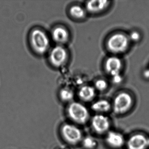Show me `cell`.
Masks as SVG:
<instances>
[{
  "label": "cell",
  "mask_w": 149,
  "mask_h": 149,
  "mask_svg": "<svg viewBox=\"0 0 149 149\" xmlns=\"http://www.w3.org/2000/svg\"><path fill=\"white\" fill-rule=\"evenodd\" d=\"M69 118L74 123L80 125L86 123L90 118V113L86 106L77 102H72L67 109Z\"/></svg>",
  "instance_id": "obj_1"
},
{
  "label": "cell",
  "mask_w": 149,
  "mask_h": 149,
  "mask_svg": "<svg viewBox=\"0 0 149 149\" xmlns=\"http://www.w3.org/2000/svg\"><path fill=\"white\" fill-rule=\"evenodd\" d=\"M130 39L126 35L123 33H116L111 36L107 40V49L114 54L124 53L129 47Z\"/></svg>",
  "instance_id": "obj_2"
},
{
  "label": "cell",
  "mask_w": 149,
  "mask_h": 149,
  "mask_svg": "<svg viewBox=\"0 0 149 149\" xmlns=\"http://www.w3.org/2000/svg\"><path fill=\"white\" fill-rule=\"evenodd\" d=\"M30 40L32 48L38 54H43L49 48V39L41 29H36L33 30L30 34Z\"/></svg>",
  "instance_id": "obj_3"
},
{
  "label": "cell",
  "mask_w": 149,
  "mask_h": 149,
  "mask_svg": "<svg viewBox=\"0 0 149 149\" xmlns=\"http://www.w3.org/2000/svg\"><path fill=\"white\" fill-rule=\"evenodd\" d=\"M133 104V99L130 94L126 92H120L114 98L112 109L115 114L123 115L131 109Z\"/></svg>",
  "instance_id": "obj_4"
},
{
  "label": "cell",
  "mask_w": 149,
  "mask_h": 149,
  "mask_svg": "<svg viewBox=\"0 0 149 149\" xmlns=\"http://www.w3.org/2000/svg\"><path fill=\"white\" fill-rule=\"evenodd\" d=\"M61 132L63 138L70 145L77 144L83 138L81 129L72 124H64L61 127Z\"/></svg>",
  "instance_id": "obj_5"
},
{
  "label": "cell",
  "mask_w": 149,
  "mask_h": 149,
  "mask_svg": "<svg viewBox=\"0 0 149 149\" xmlns=\"http://www.w3.org/2000/svg\"><path fill=\"white\" fill-rule=\"evenodd\" d=\"M91 125L94 132L99 135L106 134L109 131L111 122L109 118L103 114H96L91 120Z\"/></svg>",
  "instance_id": "obj_6"
},
{
  "label": "cell",
  "mask_w": 149,
  "mask_h": 149,
  "mask_svg": "<svg viewBox=\"0 0 149 149\" xmlns=\"http://www.w3.org/2000/svg\"><path fill=\"white\" fill-rule=\"evenodd\" d=\"M67 50L61 46H57L52 49L49 55L51 64L55 67H60L65 63L68 59Z\"/></svg>",
  "instance_id": "obj_7"
},
{
  "label": "cell",
  "mask_w": 149,
  "mask_h": 149,
  "mask_svg": "<svg viewBox=\"0 0 149 149\" xmlns=\"http://www.w3.org/2000/svg\"><path fill=\"white\" fill-rule=\"evenodd\" d=\"M125 144L127 149H147L148 137L142 133H136L129 137Z\"/></svg>",
  "instance_id": "obj_8"
},
{
  "label": "cell",
  "mask_w": 149,
  "mask_h": 149,
  "mask_svg": "<svg viewBox=\"0 0 149 149\" xmlns=\"http://www.w3.org/2000/svg\"><path fill=\"white\" fill-rule=\"evenodd\" d=\"M105 142L108 146L113 149H120L126 143L123 135L115 131H109L106 133Z\"/></svg>",
  "instance_id": "obj_9"
},
{
  "label": "cell",
  "mask_w": 149,
  "mask_h": 149,
  "mask_svg": "<svg viewBox=\"0 0 149 149\" xmlns=\"http://www.w3.org/2000/svg\"><path fill=\"white\" fill-rule=\"evenodd\" d=\"M123 68V63L120 58L116 56L108 57L104 63L105 71L111 77L119 75Z\"/></svg>",
  "instance_id": "obj_10"
},
{
  "label": "cell",
  "mask_w": 149,
  "mask_h": 149,
  "mask_svg": "<svg viewBox=\"0 0 149 149\" xmlns=\"http://www.w3.org/2000/svg\"><path fill=\"white\" fill-rule=\"evenodd\" d=\"M110 1H91L86 4V10L91 13H102L109 6Z\"/></svg>",
  "instance_id": "obj_11"
},
{
  "label": "cell",
  "mask_w": 149,
  "mask_h": 149,
  "mask_svg": "<svg viewBox=\"0 0 149 149\" xmlns=\"http://www.w3.org/2000/svg\"><path fill=\"white\" fill-rule=\"evenodd\" d=\"M52 37L55 42L59 44H63L68 40L69 33L66 28L60 26L53 29L52 32Z\"/></svg>",
  "instance_id": "obj_12"
},
{
  "label": "cell",
  "mask_w": 149,
  "mask_h": 149,
  "mask_svg": "<svg viewBox=\"0 0 149 149\" xmlns=\"http://www.w3.org/2000/svg\"><path fill=\"white\" fill-rule=\"evenodd\" d=\"M78 95L79 98L83 102H91L95 97V89L90 85H84L80 88L78 91Z\"/></svg>",
  "instance_id": "obj_13"
},
{
  "label": "cell",
  "mask_w": 149,
  "mask_h": 149,
  "mask_svg": "<svg viewBox=\"0 0 149 149\" xmlns=\"http://www.w3.org/2000/svg\"><path fill=\"white\" fill-rule=\"evenodd\" d=\"M91 108V109L97 114L104 115L112 109V105L108 100L101 99L94 102Z\"/></svg>",
  "instance_id": "obj_14"
},
{
  "label": "cell",
  "mask_w": 149,
  "mask_h": 149,
  "mask_svg": "<svg viewBox=\"0 0 149 149\" xmlns=\"http://www.w3.org/2000/svg\"><path fill=\"white\" fill-rule=\"evenodd\" d=\"M70 14L73 18L81 19L86 16V11L84 8L78 5L72 6L69 11Z\"/></svg>",
  "instance_id": "obj_15"
},
{
  "label": "cell",
  "mask_w": 149,
  "mask_h": 149,
  "mask_svg": "<svg viewBox=\"0 0 149 149\" xmlns=\"http://www.w3.org/2000/svg\"><path fill=\"white\" fill-rule=\"evenodd\" d=\"M81 142L83 146L85 149H95L97 145V140L91 136L83 137Z\"/></svg>",
  "instance_id": "obj_16"
},
{
  "label": "cell",
  "mask_w": 149,
  "mask_h": 149,
  "mask_svg": "<svg viewBox=\"0 0 149 149\" xmlns=\"http://www.w3.org/2000/svg\"><path fill=\"white\" fill-rule=\"evenodd\" d=\"M60 97L63 102H71L74 99V92L68 88H64L60 91Z\"/></svg>",
  "instance_id": "obj_17"
},
{
  "label": "cell",
  "mask_w": 149,
  "mask_h": 149,
  "mask_svg": "<svg viewBox=\"0 0 149 149\" xmlns=\"http://www.w3.org/2000/svg\"><path fill=\"white\" fill-rule=\"evenodd\" d=\"M107 82L104 79H99L96 81L95 83V88L100 91H105L108 87Z\"/></svg>",
  "instance_id": "obj_18"
},
{
  "label": "cell",
  "mask_w": 149,
  "mask_h": 149,
  "mask_svg": "<svg viewBox=\"0 0 149 149\" xmlns=\"http://www.w3.org/2000/svg\"><path fill=\"white\" fill-rule=\"evenodd\" d=\"M130 40H132L133 42H137L140 39V35L138 32L136 31H133L130 34V36H128Z\"/></svg>",
  "instance_id": "obj_19"
},
{
  "label": "cell",
  "mask_w": 149,
  "mask_h": 149,
  "mask_svg": "<svg viewBox=\"0 0 149 149\" xmlns=\"http://www.w3.org/2000/svg\"><path fill=\"white\" fill-rule=\"evenodd\" d=\"M112 78L113 82L114 83H118L121 82L122 80V77L121 75L114 77H112Z\"/></svg>",
  "instance_id": "obj_20"
},
{
  "label": "cell",
  "mask_w": 149,
  "mask_h": 149,
  "mask_svg": "<svg viewBox=\"0 0 149 149\" xmlns=\"http://www.w3.org/2000/svg\"><path fill=\"white\" fill-rule=\"evenodd\" d=\"M144 75L146 78H149V69L145 70L144 73Z\"/></svg>",
  "instance_id": "obj_21"
},
{
  "label": "cell",
  "mask_w": 149,
  "mask_h": 149,
  "mask_svg": "<svg viewBox=\"0 0 149 149\" xmlns=\"http://www.w3.org/2000/svg\"><path fill=\"white\" fill-rule=\"evenodd\" d=\"M148 147H149V137H148Z\"/></svg>",
  "instance_id": "obj_22"
}]
</instances>
